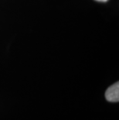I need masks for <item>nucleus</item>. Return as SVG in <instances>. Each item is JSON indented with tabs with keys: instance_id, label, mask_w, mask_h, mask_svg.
I'll use <instances>...</instances> for the list:
<instances>
[{
	"instance_id": "2",
	"label": "nucleus",
	"mask_w": 119,
	"mask_h": 120,
	"mask_svg": "<svg viewBox=\"0 0 119 120\" xmlns=\"http://www.w3.org/2000/svg\"><path fill=\"white\" fill-rule=\"evenodd\" d=\"M95 1H97V2H108V0H95Z\"/></svg>"
},
{
	"instance_id": "1",
	"label": "nucleus",
	"mask_w": 119,
	"mask_h": 120,
	"mask_svg": "<svg viewBox=\"0 0 119 120\" xmlns=\"http://www.w3.org/2000/svg\"><path fill=\"white\" fill-rule=\"evenodd\" d=\"M105 98L111 102H118L119 101V83L116 82L110 86L105 92Z\"/></svg>"
}]
</instances>
